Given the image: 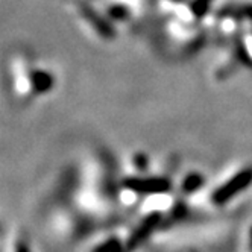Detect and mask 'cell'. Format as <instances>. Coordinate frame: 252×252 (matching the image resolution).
Masks as SVG:
<instances>
[{"label": "cell", "instance_id": "6da1fadb", "mask_svg": "<svg viewBox=\"0 0 252 252\" xmlns=\"http://www.w3.org/2000/svg\"><path fill=\"white\" fill-rule=\"evenodd\" d=\"M252 186V167L242 169L232 178H229L226 183L218 187L211 194V202L216 207H222L228 204L231 199L243 193L248 187Z\"/></svg>", "mask_w": 252, "mask_h": 252}, {"label": "cell", "instance_id": "7a4b0ae2", "mask_svg": "<svg viewBox=\"0 0 252 252\" xmlns=\"http://www.w3.org/2000/svg\"><path fill=\"white\" fill-rule=\"evenodd\" d=\"M123 187L137 194H164L170 191L172 183L166 176H128L123 181Z\"/></svg>", "mask_w": 252, "mask_h": 252}, {"label": "cell", "instance_id": "3957f363", "mask_svg": "<svg viewBox=\"0 0 252 252\" xmlns=\"http://www.w3.org/2000/svg\"><path fill=\"white\" fill-rule=\"evenodd\" d=\"M161 220H163V214L159 211H154L148 214L146 218H143L125 243L126 252H134L135 249H138L158 229Z\"/></svg>", "mask_w": 252, "mask_h": 252}, {"label": "cell", "instance_id": "277c9868", "mask_svg": "<svg viewBox=\"0 0 252 252\" xmlns=\"http://www.w3.org/2000/svg\"><path fill=\"white\" fill-rule=\"evenodd\" d=\"M78 9H79L81 15L92 25V28L100 35V37H103L106 40H111L116 37V29L113 28V25L106 19H103V17L99 12H96L88 3L78 2Z\"/></svg>", "mask_w": 252, "mask_h": 252}, {"label": "cell", "instance_id": "5b68a950", "mask_svg": "<svg viewBox=\"0 0 252 252\" xmlns=\"http://www.w3.org/2000/svg\"><path fill=\"white\" fill-rule=\"evenodd\" d=\"M29 79H31L32 90L37 94H44L50 92L53 85H55V78H53V75L44 70H33Z\"/></svg>", "mask_w": 252, "mask_h": 252}, {"label": "cell", "instance_id": "8992f818", "mask_svg": "<svg viewBox=\"0 0 252 252\" xmlns=\"http://www.w3.org/2000/svg\"><path fill=\"white\" fill-rule=\"evenodd\" d=\"M204 184H205V178H204V175L197 173V172H191V173H189V175L184 178L181 189H183V191H184L186 194H191V193H196Z\"/></svg>", "mask_w": 252, "mask_h": 252}, {"label": "cell", "instance_id": "52a82bcc", "mask_svg": "<svg viewBox=\"0 0 252 252\" xmlns=\"http://www.w3.org/2000/svg\"><path fill=\"white\" fill-rule=\"evenodd\" d=\"M92 252H126V246L119 239L113 237L94 246Z\"/></svg>", "mask_w": 252, "mask_h": 252}, {"label": "cell", "instance_id": "ba28073f", "mask_svg": "<svg viewBox=\"0 0 252 252\" xmlns=\"http://www.w3.org/2000/svg\"><path fill=\"white\" fill-rule=\"evenodd\" d=\"M213 2L214 0H193L190 5V11L196 19H202V17L210 11Z\"/></svg>", "mask_w": 252, "mask_h": 252}, {"label": "cell", "instance_id": "9c48e42d", "mask_svg": "<svg viewBox=\"0 0 252 252\" xmlns=\"http://www.w3.org/2000/svg\"><path fill=\"white\" fill-rule=\"evenodd\" d=\"M222 14L234 15V17H245L252 20V5H240V6H226Z\"/></svg>", "mask_w": 252, "mask_h": 252}, {"label": "cell", "instance_id": "30bf717a", "mask_svg": "<svg viewBox=\"0 0 252 252\" xmlns=\"http://www.w3.org/2000/svg\"><path fill=\"white\" fill-rule=\"evenodd\" d=\"M108 14H110V17L113 20H126L129 17V9L123 6V5H113L110 9H108Z\"/></svg>", "mask_w": 252, "mask_h": 252}, {"label": "cell", "instance_id": "8fae6325", "mask_svg": "<svg viewBox=\"0 0 252 252\" xmlns=\"http://www.w3.org/2000/svg\"><path fill=\"white\" fill-rule=\"evenodd\" d=\"M134 163L138 166V169L143 172V170H148V157L143 155V154H137L134 157Z\"/></svg>", "mask_w": 252, "mask_h": 252}, {"label": "cell", "instance_id": "7c38bea8", "mask_svg": "<svg viewBox=\"0 0 252 252\" xmlns=\"http://www.w3.org/2000/svg\"><path fill=\"white\" fill-rule=\"evenodd\" d=\"M237 50H239V58H240V61H242L243 64H249V63H251V60H249V53H248L246 47L243 46V43H239Z\"/></svg>", "mask_w": 252, "mask_h": 252}, {"label": "cell", "instance_id": "4fadbf2b", "mask_svg": "<svg viewBox=\"0 0 252 252\" xmlns=\"http://www.w3.org/2000/svg\"><path fill=\"white\" fill-rule=\"evenodd\" d=\"M15 252H31V248L25 240H20L15 245Z\"/></svg>", "mask_w": 252, "mask_h": 252}, {"label": "cell", "instance_id": "5bb4252c", "mask_svg": "<svg viewBox=\"0 0 252 252\" xmlns=\"http://www.w3.org/2000/svg\"><path fill=\"white\" fill-rule=\"evenodd\" d=\"M249 248H251V252H252V228H251V234H249Z\"/></svg>", "mask_w": 252, "mask_h": 252}]
</instances>
